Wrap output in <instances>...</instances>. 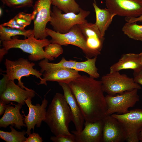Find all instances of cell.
Returning a JSON list of instances; mask_svg holds the SVG:
<instances>
[{"label":"cell","mask_w":142,"mask_h":142,"mask_svg":"<svg viewBox=\"0 0 142 142\" xmlns=\"http://www.w3.org/2000/svg\"><path fill=\"white\" fill-rule=\"evenodd\" d=\"M4 65L8 80L14 81L15 79H17L18 85L23 89L27 90L30 89L24 86L21 80L22 77L32 75L39 78L40 80L42 79L41 77L43 75L42 73L34 69L33 67L35 64L30 62L27 59L20 58L17 60L12 61L6 59Z\"/></svg>","instance_id":"obj_7"},{"label":"cell","mask_w":142,"mask_h":142,"mask_svg":"<svg viewBox=\"0 0 142 142\" xmlns=\"http://www.w3.org/2000/svg\"><path fill=\"white\" fill-rule=\"evenodd\" d=\"M125 21L127 22L130 23L142 21V15L137 18H125Z\"/></svg>","instance_id":"obj_35"},{"label":"cell","mask_w":142,"mask_h":142,"mask_svg":"<svg viewBox=\"0 0 142 142\" xmlns=\"http://www.w3.org/2000/svg\"><path fill=\"white\" fill-rule=\"evenodd\" d=\"M8 52V50H6L4 47H3L0 49V61H1L4 55L7 54Z\"/></svg>","instance_id":"obj_37"},{"label":"cell","mask_w":142,"mask_h":142,"mask_svg":"<svg viewBox=\"0 0 142 142\" xmlns=\"http://www.w3.org/2000/svg\"><path fill=\"white\" fill-rule=\"evenodd\" d=\"M72 120L70 107L63 95L57 93L48 106L44 122L54 135H70L69 125Z\"/></svg>","instance_id":"obj_2"},{"label":"cell","mask_w":142,"mask_h":142,"mask_svg":"<svg viewBox=\"0 0 142 142\" xmlns=\"http://www.w3.org/2000/svg\"><path fill=\"white\" fill-rule=\"evenodd\" d=\"M122 31L129 38L142 41V25H138L136 22H126L123 27Z\"/></svg>","instance_id":"obj_28"},{"label":"cell","mask_w":142,"mask_h":142,"mask_svg":"<svg viewBox=\"0 0 142 142\" xmlns=\"http://www.w3.org/2000/svg\"><path fill=\"white\" fill-rule=\"evenodd\" d=\"M32 20L31 14L20 12L8 22L1 24L5 27L24 30L26 27L30 24Z\"/></svg>","instance_id":"obj_22"},{"label":"cell","mask_w":142,"mask_h":142,"mask_svg":"<svg viewBox=\"0 0 142 142\" xmlns=\"http://www.w3.org/2000/svg\"><path fill=\"white\" fill-rule=\"evenodd\" d=\"M62 11L53 6L50 13V24L54 31L61 33L69 32L76 25L87 22L85 18L90 14V12L84 10L80 7L78 13L69 12L63 13Z\"/></svg>","instance_id":"obj_5"},{"label":"cell","mask_w":142,"mask_h":142,"mask_svg":"<svg viewBox=\"0 0 142 142\" xmlns=\"http://www.w3.org/2000/svg\"><path fill=\"white\" fill-rule=\"evenodd\" d=\"M10 132L0 130V138L7 142H25L26 138L25 135L26 131H19L16 130L12 126H10Z\"/></svg>","instance_id":"obj_27"},{"label":"cell","mask_w":142,"mask_h":142,"mask_svg":"<svg viewBox=\"0 0 142 142\" xmlns=\"http://www.w3.org/2000/svg\"><path fill=\"white\" fill-rule=\"evenodd\" d=\"M7 104L3 100H0V115L4 114L6 109L7 105Z\"/></svg>","instance_id":"obj_36"},{"label":"cell","mask_w":142,"mask_h":142,"mask_svg":"<svg viewBox=\"0 0 142 142\" xmlns=\"http://www.w3.org/2000/svg\"><path fill=\"white\" fill-rule=\"evenodd\" d=\"M107 8L113 13L125 18L142 15V0H105Z\"/></svg>","instance_id":"obj_11"},{"label":"cell","mask_w":142,"mask_h":142,"mask_svg":"<svg viewBox=\"0 0 142 142\" xmlns=\"http://www.w3.org/2000/svg\"><path fill=\"white\" fill-rule=\"evenodd\" d=\"M46 32L51 39V43H56L61 45H72L80 48L85 55L86 58H92L98 55L87 46L86 40L80 29L77 25L73 26L68 32L61 33L48 28Z\"/></svg>","instance_id":"obj_4"},{"label":"cell","mask_w":142,"mask_h":142,"mask_svg":"<svg viewBox=\"0 0 142 142\" xmlns=\"http://www.w3.org/2000/svg\"><path fill=\"white\" fill-rule=\"evenodd\" d=\"M58 83L63 89V95L70 107L72 116V121L76 130L80 132L83 129L85 121L82 111L68 84L64 83L59 82Z\"/></svg>","instance_id":"obj_17"},{"label":"cell","mask_w":142,"mask_h":142,"mask_svg":"<svg viewBox=\"0 0 142 142\" xmlns=\"http://www.w3.org/2000/svg\"><path fill=\"white\" fill-rule=\"evenodd\" d=\"M84 124V128L81 131H71L74 135L75 142H103V120L94 122L85 121Z\"/></svg>","instance_id":"obj_14"},{"label":"cell","mask_w":142,"mask_h":142,"mask_svg":"<svg viewBox=\"0 0 142 142\" xmlns=\"http://www.w3.org/2000/svg\"><path fill=\"white\" fill-rule=\"evenodd\" d=\"M138 90L135 89L114 96L107 95L105 96L107 106L106 115L128 113L129 109L134 106L139 100Z\"/></svg>","instance_id":"obj_8"},{"label":"cell","mask_w":142,"mask_h":142,"mask_svg":"<svg viewBox=\"0 0 142 142\" xmlns=\"http://www.w3.org/2000/svg\"><path fill=\"white\" fill-rule=\"evenodd\" d=\"M93 0L94 1V2L96 3L95 0Z\"/></svg>","instance_id":"obj_41"},{"label":"cell","mask_w":142,"mask_h":142,"mask_svg":"<svg viewBox=\"0 0 142 142\" xmlns=\"http://www.w3.org/2000/svg\"><path fill=\"white\" fill-rule=\"evenodd\" d=\"M139 141L141 142H142V130L141 131L139 136Z\"/></svg>","instance_id":"obj_38"},{"label":"cell","mask_w":142,"mask_h":142,"mask_svg":"<svg viewBox=\"0 0 142 142\" xmlns=\"http://www.w3.org/2000/svg\"><path fill=\"white\" fill-rule=\"evenodd\" d=\"M32 99L28 98L25 101V103L29 108V112L27 115H25L23 112L24 122L27 127L26 131L27 136L31 134V131H34L35 126L37 128L40 127L43 121L45 119L48 101L45 97L41 105L37 104L36 105L32 104Z\"/></svg>","instance_id":"obj_12"},{"label":"cell","mask_w":142,"mask_h":142,"mask_svg":"<svg viewBox=\"0 0 142 142\" xmlns=\"http://www.w3.org/2000/svg\"><path fill=\"white\" fill-rule=\"evenodd\" d=\"M43 140L42 138L37 133L33 132L31 133L26 138L25 142H42Z\"/></svg>","instance_id":"obj_32"},{"label":"cell","mask_w":142,"mask_h":142,"mask_svg":"<svg viewBox=\"0 0 142 142\" xmlns=\"http://www.w3.org/2000/svg\"><path fill=\"white\" fill-rule=\"evenodd\" d=\"M35 91L30 89L27 90L16 84L14 81L8 80L6 90L0 96V99L7 104L13 101L23 105L25 100L28 98L32 99L35 96Z\"/></svg>","instance_id":"obj_16"},{"label":"cell","mask_w":142,"mask_h":142,"mask_svg":"<svg viewBox=\"0 0 142 142\" xmlns=\"http://www.w3.org/2000/svg\"><path fill=\"white\" fill-rule=\"evenodd\" d=\"M48 59H44L39 63V65L41 68L40 71V72L42 73L45 71L53 69L62 68L74 69L76 62L72 60L68 61L63 57L57 63H50L48 62Z\"/></svg>","instance_id":"obj_24"},{"label":"cell","mask_w":142,"mask_h":142,"mask_svg":"<svg viewBox=\"0 0 142 142\" xmlns=\"http://www.w3.org/2000/svg\"><path fill=\"white\" fill-rule=\"evenodd\" d=\"M77 25L86 39L88 46L98 55L100 54L105 38L95 23L87 22Z\"/></svg>","instance_id":"obj_15"},{"label":"cell","mask_w":142,"mask_h":142,"mask_svg":"<svg viewBox=\"0 0 142 142\" xmlns=\"http://www.w3.org/2000/svg\"><path fill=\"white\" fill-rule=\"evenodd\" d=\"M78 71L74 69L62 68L53 69L45 71L43 78L38 85H47V81L57 82L68 84L71 82L80 77Z\"/></svg>","instance_id":"obj_18"},{"label":"cell","mask_w":142,"mask_h":142,"mask_svg":"<svg viewBox=\"0 0 142 142\" xmlns=\"http://www.w3.org/2000/svg\"><path fill=\"white\" fill-rule=\"evenodd\" d=\"M51 0H38L33 5L31 14L34 22L33 34L37 39H43L48 36L46 26L51 19Z\"/></svg>","instance_id":"obj_9"},{"label":"cell","mask_w":142,"mask_h":142,"mask_svg":"<svg viewBox=\"0 0 142 142\" xmlns=\"http://www.w3.org/2000/svg\"><path fill=\"white\" fill-rule=\"evenodd\" d=\"M50 140L54 142H75L74 135L60 134L51 136Z\"/></svg>","instance_id":"obj_31"},{"label":"cell","mask_w":142,"mask_h":142,"mask_svg":"<svg viewBox=\"0 0 142 142\" xmlns=\"http://www.w3.org/2000/svg\"><path fill=\"white\" fill-rule=\"evenodd\" d=\"M51 4L64 13H78L80 7L75 0H51Z\"/></svg>","instance_id":"obj_26"},{"label":"cell","mask_w":142,"mask_h":142,"mask_svg":"<svg viewBox=\"0 0 142 142\" xmlns=\"http://www.w3.org/2000/svg\"><path fill=\"white\" fill-rule=\"evenodd\" d=\"M81 75L68 84L75 96L85 121L94 122L106 115L107 106L100 81Z\"/></svg>","instance_id":"obj_1"},{"label":"cell","mask_w":142,"mask_h":142,"mask_svg":"<svg viewBox=\"0 0 142 142\" xmlns=\"http://www.w3.org/2000/svg\"><path fill=\"white\" fill-rule=\"evenodd\" d=\"M140 57L141 64H142V52H141L139 54Z\"/></svg>","instance_id":"obj_39"},{"label":"cell","mask_w":142,"mask_h":142,"mask_svg":"<svg viewBox=\"0 0 142 142\" xmlns=\"http://www.w3.org/2000/svg\"><path fill=\"white\" fill-rule=\"evenodd\" d=\"M2 8H0V15L1 16L2 14Z\"/></svg>","instance_id":"obj_40"},{"label":"cell","mask_w":142,"mask_h":142,"mask_svg":"<svg viewBox=\"0 0 142 142\" xmlns=\"http://www.w3.org/2000/svg\"><path fill=\"white\" fill-rule=\"evenodd\" d=\"M4 5L11 8H18L33 6V0H0Z\"/></svg>","instance_id":"obj_29"},{"label":"cell","mask_w":142,"mask_h":142,"mask_svg":"<svg viewBox=\"0 0 142 142\" xmlns=\"http://www.w3.org/2000/svg\"><path fill=\"white\" fill-rule=\"evenodd\" d=\"M97 58V57H95L93 58H87V60L85 61H76L74 69L78 71L85 72L91 78H97L99 77L100 75L95 65Z\"/></svg>","instance_id":"obj_23"},{"label":"cell","mask_w":142,"mask_h":142,"mask_svg":"<svg viewBox=\"0 0 142 142\" xmlns=\"http://www.w3.org/2000/svg\"><path fill=\"white\" fill-rule=\"evenodd\" d=\"M44 50L46 54L56 58L63 52V49L61 45L56 43H51L45 47Z\"/></svg>","instance_id":"obj_30"},{"label":"cell","mask_w":142,"mask_h":142,"mask_svg":"<svg viewBox=\"0 0 142 142\" xmlns=\"http://www.w3.org/2000/svg\"><path fill=\"white\" fill-rule=\"evenodd\" d=\"M50 43V40L46 38L43 39L36 38L33 34L24 39L13 37L10 40L3 41L2 45L8 50L11 48H18L30 54L28 58L30 60L37 61L47 59L52 61L54 58L46 54L43 49V47Z\"/></svg>","instance_id":"obj_3"},{"label":"cell","mask_w":142,"mask_h":142,"mask_svg":"<svg viewBox=\"0 0 142 142\" xmlns=\"http://www.w3.org/2000/svg\"><path fill=\"white\" fill-rule=\"evenodd\" d=\"M102 89L107 94L114 96L125 92L141 88L133 78L119 72H109L103 75L101 79Z\"/></svg>","instance_id":"obj_6"},{"label":"cell","mask_w":142,"mask_h":142,"mask_svg":"<svg viewBox=\"0 0 142 142\" xmlns=\"http://www.w3.org/2000/svg\"><path fill=\"white\" fill-rule=\"evenodd\" d=\"M3 77L0 81V96L6 90L8 79L6 74H3Z\"/></svg>","instance_id":"obj_33"},{"label":"cell","mask_w":142,"mask_h":142,"mask_svg":"<svg viewBox=\"0 0 142 142\" xmlns=\"http://www.w3.org/2000/svg\"><path fill=\"white\" fill-rule=\"evenodd\" d=\"M11 104L7 105L3 116L0 119V127L6 128L9 125H14L18 129L23 126L26 127L24 122V118L20 113L23 105L18 103L15 106Z\"/></svg>","instance_id":"obj_19"},{"label":"cell","mask_w":142,"mask_h":142,"mask_svg":"<svg viewBox=\"0 0 142 142\" xmlns=\"http://www.w3.org/2000/svg\"><path fill=\"white\" fill-rule=\"evenodd\" d=\"M103 120V142H123L126 141L125 130L121 123L111 115Z\"/></svg>","instance_id":"obj_13"},{"label":"cell","mask_w":142,"mask_h":142,"mask_svg":"<svg viewBox=\"0 0 142 142\" xmlns=\"http://www.w3.org/2000/svg\"><path fill=\"white\" fill-rule=\"evenodd\" d=\"M118 120L124 127L128 142H138L142 130V109H135L126 113L111 115Z\"/></svg>","instance_id":"obj_10"},{"label":"cell","mask_w":142,"mask_h":142,"mask_svg":"<svg viewBox=\"0 0 142 142\" xmlns=\"http://www.w3.org/2000/svg\"><path fill=\"white\" fill-rule=\"evenodd\" d=\"M142 68L139 54L128 53L123 54L118 61L110 67V72H119L125 69L135 71Z\"/></svg>","instance_id":"obj_20"},{"label":"cell","mask_w":142,"mask_h":142,"mask_svg":"<svg viewBox=\"0 0 142 142\" xmlns=\"http://www.w3.org/2000/svg\"><path fill=\"white\" fill-rule=\"evenodd\" d=\"M92 5L96 15L95 24L102 35L104 37L106 31L111 23L114 17L116 15L113 13L107 8H100L96 3H93Z\"/></svg>","instance_id":"obj_21"},{"label":"cell","mask_w":142,"mask_h":142,"mask_svg":"<svg viewBox=\"0 0 142 142\" xmlns=\"http://www.w3.org/2000/svg\"><path fill=\"white\" fill-rule=\"evenodd\" d=\"M133 78L135 82L142 86V68L134 71Z\"/></svg>","instance_id":"obj_34"},{"label":"cell","mask_w":142,"mask_h":142,"mask_svg":"<svg viewBox=\"0 0 142 142\" xmlns=\"http://www.w3.org/2000/svg\"><path fill=\"white\" fill-rule=\"evenodd\" d=\"M33 33V29L22 30L9 27H6L0 25V39L2 42L10 40L12 39V37L17 35H22L25 38H28Z\"/></svg>","instance_id":"obj_25"}]
</instances>
